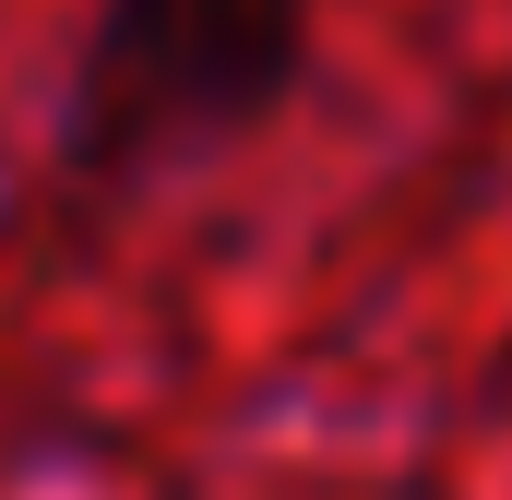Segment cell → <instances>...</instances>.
Returning <instances> with one entry per match:
<instances>
[{
    "label": "cell",
    "mask_w": 512,
    "mask_h": 500,
    "mask_svg": "<svg viewBox=\"0 0 512 500\" xmlns=\"http://www.w3.org/2000/svg\"><path fill=\"white\" fill-rule=\"evenodd\" d=\"M310 36H322V0H96L72 96H60L72 179L120 191L262 131L298 96Z\"/></svg>",
    "instance_id": "cell-1"
}]
</instances>
